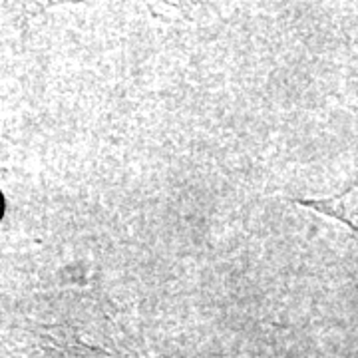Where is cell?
Here are the masks:
<instances>
[{
    "mask_svg": "<svg viewBox=\"0 0 358 358\" xmlns=\"http://www.w3.org/2000/svg\"><path fill=\"white\" fill-rule=\"evenodd\" d=\"M299 203L307 205L315 211H320L324 215L341 219L350 229L358 233V181H355L348 189L336 193L333 197L324 199H299Z\"/></svg>",
    "mask_w": 358,
    "mask_h": 358,
    "instance_id": "6da1fadb",
    "label": "cell"
},
{
    "mask_svg": "<svg viewBox=\"0 0 358 358\" xmlns=\"http://www.w3.org/2000/svg\"><path fill=\"white\" fill-rule=\"evenodd\" d=\"M0 213H2V193H0Z\"/></svg>",
    "mask_w": 358,
    "mask_h": 358,
    "instance_id": "7a4b0ae2",
    "label": "cell"
}]
</instances>
